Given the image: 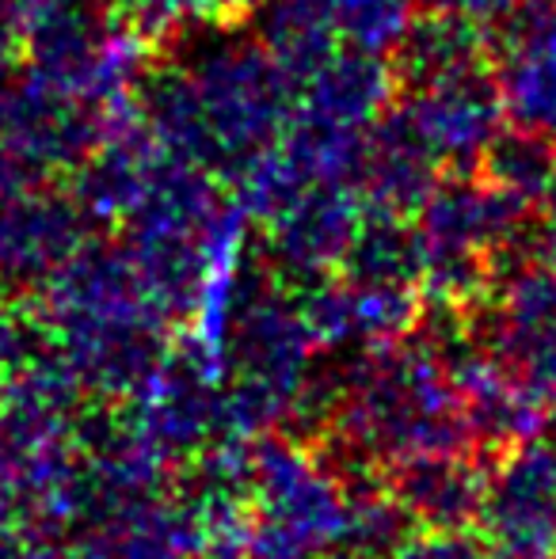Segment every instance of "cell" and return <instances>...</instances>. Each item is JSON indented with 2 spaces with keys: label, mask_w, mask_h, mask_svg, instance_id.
I'll use <instances>...</instances> for the list:
<instances>
[{
  "label": "cell",
  "mask_w": 556,
  "mask_h": 559,
  "mask_svg": "<svg viewBox=\"0 0 556 559\" xmlns=\"http://www.w3.org/2000/svg\"><path fill=\"white\" fill-rule=\"evenodd\" d=\"M38 324L84 392L127 396L164 358L171 317L156 305L122 243H92L38 286Z\"/></svg>",
  "instance_id": "obj_1"
},
{
  "label": "cell",
  "mask_w": 556,
  "mask_h": 559,
  "mask_svg": "<svg viewBox=\"0 0 556 559\" xmlns=\"http://www.w3.org/2000/svg\"><path fill=\"white\" fill-rule=\"evenodd\" d=\"M332 427L343 453L393 468L416 456L473 449L450 343L412 332L393 346L363 350L343 377Z\"/></svg>",
  "instance_id": "obj_2"
},
{
  "label": "cell",
  "mask_w": 556,
  "mask_h": 559,
  "mask_svg": "<svg viewBox=\"0 0 556 559\" xmlns=\"http://www.w3.org/2000/svg\"><path fill=\"white\" fill-rule=\"evenodd\" d=\"M176 66L184 69L206 130L210 176L229 187L282 138L294 115V84L263 38L237 31L233 20L202 31Z\"/></svg>",
  "instance_id": "obj_3"
},
{
  "label": "cell",
  "mask_w": 556,
  "mask_h": 559,
  "mask_svg": "<svg viewBox=\"0 0 556 559\" xmlns=\"http://www.w3.org/2000/svg\"><path fill=\"white\" fill-rule=\"evenodd\" d=\"M534 217V206L492 187L481 171H442L412 214L423 297L442 305L481 301L499 251Z\"/></svg>",
  "instance_id": "obj_4"
},
{
  "label": "cell",
  "mask_w": 556,
  "mask_h": 559,
  "mask_svg": "<svg viewBox=\"0 0 556 559\" xmlns=\"http://www.w3.org/2000/svg\"><path fill=\"white\" fill-rule=\"evenodd\" d=\"M347 530V484L305 445L275 435L248 453L245 559L340 556Z\"/></svg>",
  "instance_id": "obj_5"
},
{
  "label": "cell",
  "mask_w": 556,
  "mask_h": 559,
  "mask_svg": "<svg viewBox=\"0 0 556 559\" xmlns=\"http://www.w3.org/2000/svg\"><path fill=\"white\" fill-rule=\"evenodd\" d=\"M473 343L556 400V225L537 217L499 251Z\"/></svg>",
  "instance_id": "obj_6"
},
{
  "label": "cell",
  "mask_w": 556,
  "mask_h": 559,
  "mask_svg": "<svg viewBox=\"0 0 556 559\" xmlns=\"http://www.w3.org/2000/svg\"><path fill=\"white\" fill-rule=\"evenodd\" d=\"M393 111L416 133L438 171H476L507 126L488 61L401 88Z\"/></svg>",
  "instance_id": "obj_7"
},
{
  "label": "cell",
  "mask_w": 556,
  "mask_h": 559,
  "mask_svg": "<svg viewBox=\"0 0 556 559\" xmlns=\"http://www.w3.org/2000/svg\"><path fill=\"white\" fill-rule=\"evenodd\" d=\"M301 317L317 350H378L416 332L423 320V289L409 282L320 278L305 286Z\"/></svg>",
  "instance_id": "obj_8"
},
{
  "label": "cell",
  "mask_w": 556,
  "mask_h": 559,
  "mask_svg": "<svg viewBox=\"0 0 556 559\" xmlns=\"http://www.w3.org/2000/svg\"><path fill=\"white\" fill-rule=\"evenodd\" d=\"M366 206L347 183H309L268 217L271 266L294 286L332 278L347 259Z\"/></svg>",
  "instance_id": "obj_9"
},
{
  "label": "cell",
  "mask_w": 556,
  "mask_h": 559,
  "mask_svg": "<svg viewBox=\"0 0 556 559\" xmlns=\"http://www.w3.org/2000/svg\"><path fill=\"white\" fill-rule=\"evenodd\" d=\"M88 222L50 183L0 194V289H38L84 248Z\"/></svg>",
  "instance_id": "obj_10"
},
{
  "label": "cell",
  "mask_w": 556,
  "mask_h": 559,
  "mask_svg": "<svg viewBox=\"0 0 556 559\" xmlns=\"http://www.w3.org/2000/svg\"><path fill=\"white\" fill-rule=\"evenodd\" d=\"M488 66L507 126L556 141V8L522 0L492 38Z\"/></svg>",
  "instance_id": "obj_11"
},
{
  "label": "cell",
  "mask_w": 556,
  "mask_h": 559,
  "mask_svg": "<svg viewBox=\"0 0 556 559\" xmlns=\"http://www.w3.org/2000/svg\"><path fill=\"white\" fill-rule=\"evenodd\" d=\"M481 522L499 552L556 548V438H530L507 449L488 476Z\"/></svg>",
  "instance_id": "obj_12"
},
{
  "label": "cell",
  "mask_w": 556,
  "mask_h": 559,
  "mask_svg": "<svg viewBox=\"0 0 556 559\" xmlns=\"http://www.w3.org/2000/svg\"><path fill=\"white\" fill-rule=\"evenodd\" d=\"M450 369L458 381L465 419L473 430V442L492 449H511L537 438L556 415V400L530 389L522 377H514L499 358H492L481 343H450Z\"/></svg>",
  "instance_id": "obj_13"
},
{
  "label": "cell",
  "mask_w": 556,
  "mask_h": 559,
  "mask_svg": "<svg viewBox=\"0 0 556 559\" xmlns=\"http://www.w3.org/2000/svg\"><path fill=\"white\" fill-rule=\"evenodd\" d=\"M397 99V76L389 58L335 43L332 53L297 84L294 115L312 122L370 130Z\"/></svg>",
  "instance_id": "obj_14"
},
{
  "label": "cell",
  "mask_w": 556,
  "mask_h": 559,
  "mask_svg": "<svg viewBox=\"0 0 556 559\" xmlns=\"http://www.w3.org/2000/svg\"><path fill=\"white\" fill-rule=\"evenodd\" d=\"M438 164L416 141V133L404 126V118L389 107L378 122L366 130L363 153H358L351 187L363 199L366 210L378 214H401L412 217L427 191L438 183Z\"/></svg>",
  "instance_id": "obj_15"
},
{
  "label": "cell",
  "mask_w": 556,
  "mask_h": 559,
  "mask_svg": "<svg viewBox=\"0 0 556 559\" xmlns=\"http://www.w3.org/2000/svg\"><path fill=\"white\" fill-rule=\"evenodd\" d=\"M389 491L397 495L412 522L430 530H465L484 510L492 472L469 449L461 453H435L397 464Z\"/></svg>",
  "instance_id": "obj_16"
},
{
  "label": "cell",
  "mask_w": 556,
  "mask_h": 559,
  "mask_svg": "<svg viewBox=\"0 0 556 559\" xmlns=\"http://www.w3.org/2000/svg\"><path fill=\"white\" fill-rule=\"evenodd\" d=\"M476 171L492 187L511 194V199L542 210L553 171V141L519 130V126H504L499 138L488 145V153H484V160L476 164Z\"/></svg>",
  "instance_id": "obj_17"
},
{
  "label": "cell",
  "mask_w": 556,
  "mask_h": 559,
  "mask_svg": "<svg viewBox=\"0 0 556 559\" xmlns=\"http://www.w3.org/2000/svg\"><path fill=\"white\" fill-rule=\"evenodd\" d=\"M409 533L412 518L389 487H347V530H343L340 556L386 559Z\"/></svg>",
  "instance_id": "obj_18"
},
{
  "label": "cell",
  "mask_w": 556,
  "mask_h": 559,
  "mask_svg": "<svg viewBox=\"0 0 556 559\" xmlns=\"http://www.w3.org/2000/svg\"><path fill=\"white\" fill-rule=\"evenodd\" d=\"M419 12V0H328V23L335 43L366 53H389Z\"/></svg>",
  "instance_id": "obj_19"
},
{
  "label": "cell",
  "mask_w": 556,
  "mask_h": 559,
  "mask_svg": "<svg viewBox=\"0 0 556 559\" xmlns=\"http://www.w3.org/2000/svg\"><path fill=\"white\" fill-rule=\"evenodd\" d=\"M386 559H488L484 545L465 530H423L409 533Z\"/></svg>",
  "instance_id": "obj_20"
},
{
  "label": "cell",
  "mask_w": 556,
  "mask_h": 559,
  "mask_svg": "<svg viewBox=\"0 0 556 559\" xmlns=\"http://www.w3.org/2000/svg\"><path fill=\"white\" fill-rule=\"evenodd\" d=\"M519 4L522 0H419L423 12L465 23V27L481 31V35H488V38H496V31L519 12Z\"/></svg>",
  "instance_id": "obj_21"
},
{
  "label": "cell",
  "mask_w": 556,
  "mask_h": 559,
  "mask_svg": "<svg viewBox=\"0 0 556 559\" xmlns=\"http://www.w3.org/2000/svg\"><path fill=\"white\" fill-rule=\"evenodd\" d=\"M23 525V453L0 415V533Z\"/></svg>",
  "instance_id": "obj_22"
},
{
  "label": "cell",
  "mask_w": 556,
  "mask_h": 559,
  "mask_svg": "<svg viewBox=\"0 0 556 559\" xmlns=\"http://www.w3.org/2000/svg\"><path fill=\"white\" fill-rule=\"evenodd\" d=\"M0 559H66V552L58 545V533L20 525L0 533Z\"/></svg>",
  "instance_id": "obj_23"
},
{
  "label": "cell",
  "mask_w": 556,
  "mask_h": 559,
  "mask_svg": "<svg viewBox=\"0 0 556 559\" xmlns=\"http://www.w3.org/2000/svg\"><path fill=\"white\" fill-rule=\"evenodd\" d=\"M260 4L263 0H210V15L214 20H252Z\"/></svg>",
  "instance_id": "obj_24"
},
{
  "label": "cell",
  "mask_w": 556,
  "mask_h": 559,
  "mask_svg": "<svg viewBox=\"0 0 556 559\" xmlns=\"http://www.w3.org/2000/svg\"><path fill=\"white\" fill-rule=\"evenodd\" d=\"M542 210H545V222L556 225V148H553V171H549V187H545Z\"/></svg>",
  "instance_id": "obj_25"
},
{
  "label": "cell",
  "mask_w": 556,
  "mask_h": 559,
  "mask_svg": "<svg viewBox=\"0 0 556 559\" xmlns=\"http://www.w3.org/2000/svg\"><path fill=\"white\" fill-rule=\"evenodd\" d=\"M488 559H556V548L553 552H496Z\"/></svg>",
  "instance_id": "obj_26"
},
{
  "label": "cell",
  "mask_w": 556,
  "mask_h": 559,
  "mask_svg": "<svg viewBox=\"0 0 556 559\" xmlns=\"http://www.w3.org/2000/svg\"><path fill=\"white\" fill-rule=\"evenodd\" d=\"M530 4H553L556 8V0H530Z\"/></svg>",
  "instance_id": "obj_27"
},
{
  "label": "cell",
  "mask_w": 556,
  "mask_h": 559,
  "mask_svg": "<svg viewBox=\"0 0 556 559\" xmlns=\"http://www.w3.org/2000/svg\"><path fill=\"white\" fill-rule=\"evenodd\" d=\"M340 559H347V556H340Z\"/></svg>",
  "instance_id": "obj_28"
}]
</instances>
